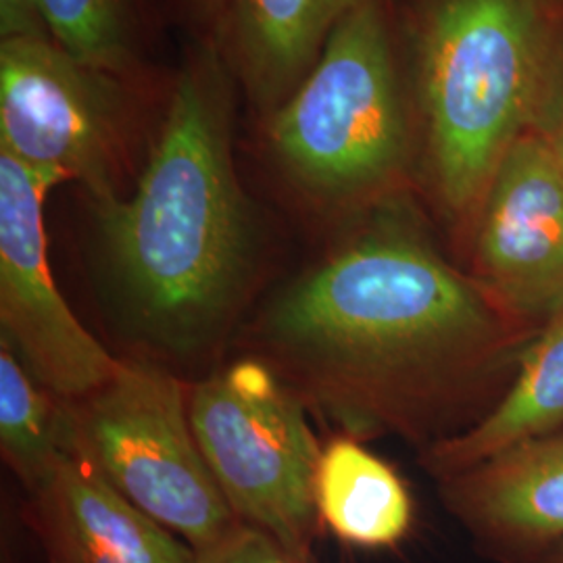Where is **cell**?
Masks as SVG:
<instances>
[{
    "label": "cell",
    "mask_w": 563,
    "mask_h": 563,
    "mask_svg": "<svg viewBox=\"0 0 563 563\" xmlns=\"http://www.w3.org/2000/svg\"><path fill=\"white\" fill-rule=\"evenodd\" d=\"M532 334L446 262L418 223L383 207L282 288L255 341L344 434L430 446L462 430Z\"/></svg>",
    "instance_id": "1"
},
{
    "label": "cell",
    "mask_w": 563,
    "mask_h": 563,
    "mask_svg": "<svg viewBox=\"0 0 563 563\" xmlns=\"http://www.w3.org/2000/svg\"><path fill=\"white\" fill-rule=\"evenodd\" d=\"M99 216L121 299L144 339L197 355L225 334L251 280L253 223L213 63L181 76L134 195L102 202Z\"/></svg>",
    "instance_id": "2"
},
{
    "label": "cell",
    "mask_w": 563,
    "mask_h": 563,
    "mask_svg": "<svg viewBox=\"0 0 563 563\" xmlns=\"http://www.w3.org/2000/svg\"><path fill=\"white\" fill-rule=\"evenodd\" d=\"M560 32L543 0H439L423 36L434 192L472 220L499 163L537 125Z\"/></svg>",
    "instance_id": "3"
},
{
    "label": "cell",
    "mask_w": 563,
    "mask_h": 563,
    "mask_svg": "<svg viewBox=\"0 0 563 563\" xmlns=\"http://www.w3.org/2000/svg\"><path fill=\"white\" fill-rule=\"evenodd\" d=\"M286 174L316 201H378L401 178L407 128L380 9L360 0L269 125Z\"/></svg>",
    "instance_id": "4"
},
{
    "label": "cell",
    "mask_w": 563,
    "mask_h": 563,
    "mask_svg": "<svg viewBox=\"0 0 563 563\" xmlns=\"http://www.w3.org/2000/svg\"><path fill=\"white\" fill-rule=\"evenodd\" d=\"M67 422L69 453L195 551L239 526L202 457L186 390L163 367L121 360L101 388L67 401Z\"/></svg>",
    "instance_id": "5"
},
{
    "label": "cell",
    "mask_w": 563,
    "mask_h": 563,
    "mask_svg": "<svg viewBox=\"0 0 563 563\" xmlns=\"http://www.w3.org/2000/svg\"><path fill=\"white\" fill-rule=\"evenodd\" d=\"M188 411L202 457L239 522L313 563L322 446L301 395L265 360H241L195 384Z\"/></svg>",
    "instance_id": "6"
},
{
    "label": "cell",
    "mask_w": 563,
    "mask_h": 563,
    "mask_svg": "<svg viewBox=\"0 0 563 563\" xmlns=\"http://www.w3.org/2000/svg\"><path fill=\"white\" fill-rule=\"evenodd\" d=\"M67 178L0 151V323L2 339L48 390L78 401L120 367L76 318L53 278L44 201Z\"/></svg>",
    "instance_id": "7"
},
{
    "label": "cell",
    "mask_w": 563,
    "mask_h": 563,
    "mask_svg": "<svg viewBox=\"0 0 563 563\" xmlns=\"http://www.w3.org/2000/svg\"><path fill=\"white\" fill-rule=\"evenodd\" d=\"M0 151L118 199V101L104 71L46 38H7L0 48Z\"/></svg>",
    "instance_id": "8"
},
{
    "label": "cell",
    "mask_w": 563,
    "mask_h": 563,
    "mask_svg": "<svg viewBox=\"0 0 563 563\" xmlns=\"http://www.w3.org/2000/svg\"><path fill=\"white\" fill-rule=\"evenodd\" d=\"M472 222V276L537 332L563 307V155L541 130L509 146Z\"/></svg>",
    "instance_id": "9"
},
{
    "label": "cell",
    "mask_w": 563,
    "mask_h": 563,
    "mask_svg": "<svg viewBox=\"0 0 563 563\" xmlns=\"http://www.w3.org/2000/svg\"><path fill=\"white\" fill-rule=\"evenodd\" d=\"M446 509L486 553L532 563L563 543V430L441 481Z\"/></svg>",
    "instance_id": "10"
},
{
    "label": "cell",
    "mask_w": 563,
    "mask_h": 563,
    "mask_svg": "<svg viewBox=\"0 0 563 563\" xmlns=\"http://www.w3.org/2000/svg\"><path fill=\"white\" fill-rule=\"evenodd\" d=\"M34 495L53 563H195V549L148 518L76 453Z\"/></svg>",
    "instance_id": "11"
},
{
    "label": "cell",
    "mask_w": 563,
    "mask_h": 563,
    "mask_svg": "<svg viewBox=\"0 0 563 563\" xmlns=\"http://www.w3.org/2000/svg\"><path fill=\"white\" fill-rule=\"evenodd\" d=\"M563 430V307L530 336L504 395L462 432L426 446L423 465L441 481L516 444Z\"/></svg>",
    "instance_id": "12"
},
{
    "label": "cell",
    "mask_w": 563,
    "mask_h": 563,
    "mask_svg": "<svg viewBox=\"0 0 563 563\" xmlns=\"http://www.w3.org/2000/svg\"><path fill=\"white\" fill-rule=\"evenodd\" d=\"M313 499L323 528L357 549H393L413 526V499L397 470L349 434L322 446Z\"/></svg>",
    "instance_id": "13"
},
{
    "label": "cell",
    "mask_w": 563,
    "mask_h": 563,
    "mask_svg": "<svg viewBox=\"0 0 563 563\" xmlns=\"http://www.w3.org/2000/svg\"><path fill=\"white\" fill-rule=\"evenodd\" d=\"M360 0H234L242 59L257 90L278 95Z\"/></svg>",
    "instance_id": "14"
},
{
    "label": "cell",
    "mask_w": 563,
    "mask_h": 563,
    "mask_svg": "<svg viewBox=\"0 0 563 563\" xmlns=\"http://www.w3.org/2000/svg\"><path fill=\"white\" fill-rule=\"evenodd\" d=\"M0 451L30 493H36L69 453L67 401L48 390L4 339L0 344Z\"/></svg>",
    "instance_id": "15"
},
{
    "label": "cell",
    "mask_w": 563,
    "mask_h": 563,
    "mask_svg": "<svg viewBox=\"0 0 563 563\" xmlns=\"http://www.w3.org/2000/svg\"><path fill=\"white\" fill-rule=\"evenodd\" d=\"M46 30L71 57L115 71L130 55L128 0H38Z\"/></svg>",
    "instance_id": "16"
},
{
    "label": "cell",
    "mask_w": 563,
    "mask_h": 563,
    "mask_svg": "<svg viewBox=\"0 0 563 563\" xmlns=\"http://www.w3.org/2000/svg\"><path fill=\"white\" fill-rule=\"evenodd\" d=\"M195 563H302L280 543L262 530L239 522L218 541L202 551H195Z\"/></svg>",
    "instance_id": "17"
},
{
    "label": "cell",
    "mask_w": 563,
    "mask_h": 563,
    "mask_svg": "<svg viewBox=\"0 0 563 563\" xmlns=\"http://www.w3.org/2000/svg\"><path fill=\"white\" fill-rule=\"evenodd\" d=\"M0 32L7 38H46L38 0H0Z\"/></svg>",
    "instance_id": "18"
},
{
    "label": "cell",
    "mask_w": 563,
    "mask_h": 563,
    "mask_svg": "<svg viewBox=\"0 0 563 563\" xmlns=\"http://www.w3.org/2000/svg\"><path fill=\"white\" fill-rule=\"evenodd\" d=\"M541 130L549 141L553 142L560 153L563 155V36L560 32L558 38V51H555V60H553V74H551V84L549 92L544 99L541 118L534 125Z\"/></svg>",
    "instance_id": "19"
},
{
    "label": "cell",
    "mask_w": 563,
    "mask_h": 563,
    "mask_svg": "<svg viewBox=\"0 0 563 563\" xmlns=\"http://www.w3.org/2000/svg\"><path fill=\"white\" fill-rule=\"evenodd\" d=\"M532 563H563V543L555 544Z\"/></svg>",
    "instance_id": "20"
}]
</instances>
